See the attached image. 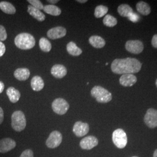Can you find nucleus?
Listing matches in <instances>:
<instances>
[{
  "instance_id": "0eeeda50",
  "label": "nucleus",
  "mask_w": 157,
  "mask_h": 157,
  "mask_svg": "<svg viewBox=\"0 0 157 157\" xmlns=\"http://www.w3.org/2000/svg\"><path fill=\"white\" fill-rule=\"evenodd\" d=\"M62 141V134L58 131L54 130L49 135V137L45 142V144L50 148H56L59 146Z\"/></svg>"
},
{
  "instance_id": "5701e85b",
  "label": "nucleus",
  "mask_w": 157,
  "mask_h": 157,
  "mask_svg": "<svg viewBox=\"0 0 157 157\" xmlns=\"http://www.w3.org/2000/svg\"><path fill=\"white\" fill-rule=\"evenodd\" d=\"M67 52L73 56H78L82 53V50L78 48L76 43L73 41L69 42L67 45Z\"/></svg>"
},
{
  "instance_id": "c9c22d12",
  "label": "nucleus",
  "mask_w": 157,
  "mask_h": 157,
  "mask_svg": "<svg viewBox=\"0 0 157 157\" xmlns=\"http://www.w3.org/2000/svg\"><path fill=\"white\" fill-rule=\"evenodd\" d=\"M4 87H5V86L4 83L0 81V94L2 93V91L4 90Z\"/></svg>"
},
{
  "instance_id": "bb28decb",
  "label": "nucleus",
  "mask_w": 157,
  "mask_h": 157,
  "mask_svg": "<svg viewBox=\"0 0 157 157\" xmlns=\"http://www.w3.org/2000/svg\"><path fill=\"white\" fill-rule=\"evenodd\" d=\"M118 23L117 19L111 15H107L103 19V23L107 27L112 28L117 25Z\"/></svg>"
},
{
  "instance_id": "b1692460",
  "label": "nucleus",
  "mask_w": 157,
  "mask_h": 157,
  "mask_svg": "<svg viewBox=\"0 0 157 157\" xmlns=\"http://www.w3.org/2000/svg\"><path fill=\"white\" fill-rule=\"evenodd\" d=\"M43 10L45 13L52 16H59L61 13V10L59 7L54 5L45 6Z\"/></svg>"
},
{
  "instance_id": "f704fd0d",
  "label": "nucleus",
  "mask_w": 157,
  "mask_h": 157,
  "mask_svg": "<svg viewBox=\"0 0 157 157\" xmlns=\"http://www.w3.org/2000/svg\"><path fill=\"white\" fill-rule=\"evenodd\" d=\"M4 121V111L1 107H0V124L3 122Z\"/></svg>"
},
{
  "instance_id": "c85d7f7f",
  "label": "nucleus",
  "mask_w": 157,
  "mask_h": 157,
  "mask_svg": "<svg viewBox=\"0 0 157 157\" xmlns=\"http://www.w3.org/2000/svg\"><path fill=\"white\" fill-rule=\"evenodd\" d=\"M28 2L30 4V6H33L34 8L38 9L39 10H43L44 8L43 4L39 0H28Z\"/></svg>"
},
{
  "instance_id": "7ed1b4c3",
  "label": "nucleus",
  "mask_w": 157,
  "mask_h": 157,
  "mask_svg": "<svg viewBox=\"0 0 157 157\" xmlns=\"http://www.w3.org/2000/svg\"><path fill=\"white\" fill-rule=\"evenodd\" d=\"M91 95L100 103H107L112 100V94L100 86H95L91 89Z\"/></svg>"
},
{
  "instance_id": "c756f323",
  "label": "nucleus",
  "mask_w": 157,
  "mask_h": 157,
  "mask_svg": "<svg viewBox=\"0 0 157 157\" xmlns=\"http://www.w3.org/2000/svg\"><path fill=\"white\" fill-rule=\"evenodd\" d=\"M7 39V33L5 28L0 25V41H5Z\"/></svg>"
},
{
  "instance_id": "4468645a",
  "label": "nucleus",
  "mask_w": 157,
  "mask_h": 157,
  "mask_svg": "<svg viewBox=\"0 0 157 157\" xmlns=\"http://www.w3.org/2000/svg\"><path fill=\"white\" fill-rule=\"evenodd\" d=\"M51 73L54 77L56 78H63L67 74V69L65 66L62 65L56 64L51 68Z\"/></svg>"
},
{
  "instance_id": "ddd939ff",
  "label": "nucleus",
  "mask_w": 157,
  "mask_h": 157,
  "mask_svg": "<svg viewBox=\"0 0 157 157\" xmlns=\"http://www.w3.org/2000/svg\"><path fill=\"white\" fill-rule=\"evenodd\" d=\"M17 146L15 141L11 138H4L0 140V152L6 153L13 149Z\"/></svg>"
},
{
  "instance_id": "393cba45",
  "label": "nucleus",
  "mask_w": 157,
  "mask_h": 157,
  "mask_svg": "<svg viewBox=\"0 0 157 157\" xmlns=\"http://www.w3.org/2000/svg\"><path fill=\"white\" fill-rule=\"evenodd\" d=\"M118 12L119 14L123 17H128L129 15L133 12V9L128 4H121L118 6Z\"/></svg>"
},
{
  "instance_id": "6e6552de",
  "label": "nucleus",
  "mask_w": 157,
  "mask_h": 157,
  "mask_svg": "<svg viewBox=\"0 0 157 157\" xmlns=\"http://www.w3.org/2000/svg\"><path fill=\"white\" fill-rule=\"evenodd\" d=\"M144 122L146 125L151 129L157 127V110L154 108L148 109L144 118Z\"/></svg>"
},
{
  "instance_id": "9b49d317",
  "label": "nucleus",
  "mask_w": 157,
  "mask_h": 157,
  "mask_svg": "<svg viewBox=\"0 0 157 157\" xmlns=\"http://www.w3.org/2000/svg\"><path fill=\"white\" fill-rule=\"evenodd\" d=\"M98 140L93 136H89L82 139L80 142V146L83 150H90L98 145Z\"/></svg>"
},
{
  "instance_id": "2f4dec72",
  "label": "nucleus",
  "mask_w": 157,
  "mask_h": 157,
  "mask_svg": "<svg viewBox=\"0 0 157 157\" xmlns=\"http://www.w3.org/2000/svg\"><path fill=\"white\" fill-rule=\"evenodd\" d=\"M19 157H34L33 152L32 150L27 149L22 152Z\"/></svg>"
},
{
  "instance_id": "4be33fe9",
  "label": "nucleus",
  "mask_w": 157,
  "mask_h": 157,
  "mask_svg": "<svg viewBox=\"0 0 157 157\" xmlns=\"http://www.w3.org/2000/svg\"><path fill=\"white\" fill-rule=\"evenodd\" d=\"M137 11L143 15H148L151 13L150 6L144 1H140L136 4Z\"/></svg>"
},
{
  "instance_id": "412c9836",
  "label": "nucleus",
  "mask_w": 157,
  "mask_h": 157,
  "mask_svg": "<svg viewBox=\"0 0 157 157\" xmlns=\"http://www.w3.org/2000/svg\"><path fill=\"white\" fill-rule=\"evenodd\" d=\"M0 9L6 14L12 15L16 13L15 7L11 3L6 1L0 2Z\"/></svg>"
},
{
  "instance_id": "a211bd4d",
  "label": "nucleus",
  "mask_w": 157,
  "mask_h": 157,
  "mask_svg": "<svg viewBox=\"0 0 157 157\" xmlns=\"http://www.w3.org/2000/svg\"><path fill=\"white\" fill-rule=\"evenodd\" d=\"M44 82L39 76H35L31 80V87L34 91H39L44 88Z\"/></svg>"
},
{
  "instance_id": "a19ab883",
  "label": "nucleus",
  "mask_w": 157,
  "mask_h": 157,
  "mask_svg": "<svg viewBox=\"0 0 157 157\" xmlns=\"http://www.w3.org/2000/svg\"><path fill=\"white\" fill-rule=\"evenodd\" d=\"M137 157V156H134V157Z\"/></svg>"
},
{
  "instance_id": "aec40b11",
  "label": "nucleus",
  "mask_w": 157,
  "mask_h": 157,
  "mask_svg": "<svg viewBox=\"0 0 157 157\" xmlns=\"http://www.w3.org/2000/svg\"><path fill=\"white\" fill-rule=\"evenodd\" d=\"M6 94L10 99V101L12 103H16L21 98L20 92L13 87H10L7 89Z\"/></svg>"
},
{
  "instance_id": "39448f33",
  "label": "nucleus",
  "mask_w": 157,
  "mask_h": 157,
  "mask_svg": "<svg viewBox=\"0 0 157 157\" xmlns=\"http://www.w3.org/2000/svg\"><path fill=\"white\" fill-rule=\"evenodd\" d=\"M112 141L118 148H124L128 143V137L123 129H116L112 133Z\"/></svg>"
},
{
  "instance_id": "423d86ee",
  "label": "nucleus",
  "mask_w": 157,
  "mask_h": 157,
  "mask_svg": "<svg viewBox=\"0 0 157 157\" xmlns=\"http://www.w3.org/2000/svg\"><path fill=\"white\" fill-rule=\"evenodd\" d=\"M52 108L54 112L58 115H62L67 112L69 108V105L65 100L61 98H58L52 102Z\"/></svg>"
},
{
  "instance_id": "f257e3e1",
  "label": "nucleus",
  "mask_w": 157,
  "mask_h": 157,
  "mask_svg": "<svg viewBox=\"0 0 157 157\" xmlns=\"http://www.w3.org/2000/svg\"><path fill=\"white\" fill-rule=\"evenodd\" d=\"M142 63L133 58L115 59L111 64V70L118 75L132 74L139 72L141 69Z\"/></svg>"
},
{
  "instance_id": "9d476101",
  "label": "nucleus",
  "mask_w": 157,
  "mask_h": 157,
  "mask_svg": "<svg viewBox=\"0 0 157 157\" xmlns=\"http://www.w3.org/2000/svg\"><path fill=\"white\" fill-rule=\"evenodd\" d=\"M89 125L87 123H84L81 121L76 122L73 128L74 134L78 137H81L87 135L89 132Z\"/></svg>"
},
{
  "instance_id": "a878e982",
  "label": "nucleus",
  "mask_w": 157,
  "mask_h": 157,
  "mask_svg": "<svg viewBox=\"0 0 157 157\" xmlns=\"http://www.w3.org/2000/svg\"><path fill=\"white\" fill-rule=\"evenodd\" d=\"M39 46L40 49L45 52H50L52 48L50 41L44 37H42L40 40Z\"/></svg>"
},
{
  "instance_id": "58836bf2",
  "label": "nucleus",
  "mask_w": 157,
  "mask_h": 157,
  "mask_svg": "<svg viewBox=\"0 0 157 157\" xmlns=\"http://www.w3.org/2000/svg\"><path fill=\"white\" fill-rule=\"evenodd\" d=\"M153 157H157V149L155 150V151L154 152L153 154Z\"/></svg>"
},
{
  "instance_id": "4c0bfd02",
  "label": "nucleus",
  "mask_w": 157,
  "mask_h": 157,
  "mask_svg": "<svg viewBox=\"0 0 157 157\" xmlns=\"http://www.w3.org/2000/svg\"><path fill=\"white\" fill-rule=\"evenodd\" d=\"M87 1V0H78V1H77V2H80V3H85V2H86Z\"/></svg>"
},
{
  "instance_id": "ea45409f",
  "label": "nucleus",
  "mask_w": 157,
  "mask_h": 157,
  "mask_svg": "<svg viewBox=\"0 0 157 157\" xmlns=\"http://www.w3.org/2000/svg\"><path fill=\"white\" fill-rule=\"evenodd\" d=\"M155 84H156V86H157V80H156V82H155Z\"/></svg>"
},
{
  "instance_id": "f03ea898",
  "label": "nucleus",
  "mask_w": 157,
  "mask_h": 157,
  "mask_svg": "<svg viewBox=\"0 0 157 157\" xmlns=\"http://www.w3.org/2000/svg\"><path fill=\"white\" fill-rule=\"evenodd\" d=\"M14 41L17 48L25 50L33 48L36 44V41L33 36L27 33L19 34L16 36Z\"/></svg>"
},
{
  "instance_id": "f8f14e48",
  "label": "nucleus",
  "mask_w": 157,
  "mask_h": 157,
  "mask_svg": "<svg viewBox=\"0 0 157 157\" xmlns=\"http://www.w3.org/2000/svg\"><path fill=\"white\" fill-rule=\"evenodd\" d=\"M67 34V29L62 27L58 26L56 28L51 29L47 32V36L49 39L52 40H56L62 38Z\"/></svg>"
},
{
  "instance_id": "cd10ccee",
  "label": "nucleus",
  "mask_w": 157,
  "mask_h": 157,
  "mask_svg": "<svg viewBox=\"0 0 157 157\" xmlns=\"http://www.w3.org/2000/svg\"><path fill=\"white\" fill-rule=\"evenodd\" d=\"M108 11V8L106 6H97L95 9L94 16L97 18H100L105 15H106L107 12Z\"/></svg>"
},
{
  "instance_id": "473e14b6",
  "label": "nucleus",
  "mask_w": 157,
  "mask_h": 157,
  "mask_svg": "<svg viewBox=\"0 0 157 157\" xmlns=\"http://www.w3.org/2000/svg\"><path fill=\"white\" fill-rule=\"evenodd\" d=\"M6 46L3 43L0 41V57L4 56L6 52Z\"/></svg>"
},
{
  "instance_id": "dca6fc26",
  "label": "nucleus",
  "mask_w": 157,
  "mask_h": 157,
  "mask_svg": "<svg viewBox=\"0 0 157 157\" xmlns=\"http://www.w3.org/2000/svg\"><path fill=\"white\" fill-rule=\"evenodd\" d=\"M28 12L32 17H33L34 19L39 22H43L45 20V16L44 14L39 10L34 8L32 6H28Z\"/></svg>"
},
{
  "instance_id": "20e7f679",
  "label": "nucleus",
  "mask_w": 157,
  "mask_h": 157,
  "mask_svg": "<svg viewBox=\"0 0 157 157\" xmlns=\"http://www.w3.org/2000/svg\"><path fill=\"white\" fill-rule=\"evenodd\" d=\"M11 126L14 130L21 132L26 126V119L24 113L21 111H16L11 117Z\"/></svg>"
},
{
  "instance_id": "7c9ffc66",
  "label": "nucleus",
  "mask_w": 157,
  "mask_h": 157,
  "mask_svg": "<svg viewBox=\"0 0 157 157\" xmlns=\"http://www.w3.org/2000/svg\"><path fill=\"white\" fill-rule=\"evenodd\" d=\"M128 19L131 22L136 23L139 22V21L140 19V16H139L137 13H136L135 12H132L129 15V17H128Z\"/></svg>"
},
{
  "instance_id": "2eb2a0df",
  "label": "nucleus",
  "mask_w": 157,
  "mask_h": 157,
  "mask_svg": "<svg viewBox=\"0 0 157 157\" xmlns=\"http://www.w3.org/2000/svg\"><path fill=\"white\" fill-rule=\"evenodd\" d=\"M137 82V78L133 74H124L119 78V83L124 87H131Z\"/></svg>"
},
{
  "instance_id": "6ab92c4d",
  "label": "nucleus",
  "mask_w": 157,
  "mask_h": 157,
  "mask_svg": "<svg viewBox=\"0 0 157 157\" xmlns=\"http://www.w3.org/2000/svg\"><path fill=\"white\" fill-rule=\"evenodd\" d=\"M90 44L96 48H101L105 45V41L98 36H92L89 38Z\"/></svg>"
},
{
  "instance_id": "1a4fd4ad",
  "label": "nucleus",
  "mask_w": 157,
  "mask_h": 157,
  "mask_svg": "<svg viewBox=\"0 0 157 157\" xmlns=\"http://www.w3.org/2000/svg\"><path fill=\"white\" fill-rule=\"evenodd\" d=\"M125 48L129 52L138 54L143 51L144 45L140 40H129L126 43Z\"/></svg>"
},
{
  "instance_id": "72a5a7b5",
  "label": "nucleus",
  "mask_w": 157,
  "mask_h": 157,
  "mask_svg": "<svg viewBox=\"0 0 157 157\" xmlns=\"http://www.w3.org/2000/svg\"><path fill=\"white\" fill-rule=\"evenodd\" d=\"M151 44L154 48H157V34H155L151 40Z\"/></svg>"
},
{
  "instance_id": "f3484780",
  "label": "nucleus",
  "mask_w": 157,
  "mask_h": 157,
  "mask_svg": "<svg viewBox=\"0 0 157 157\" xmlns=\"http://www.w3.org/2000/svg\"><path fill=\"white\" fill-rule=\"evenodd\" d=\"M30 75V72L28 68H18L14 72L15 78L20 81L26 80L29 78Z\"/></svg>"
},
{
  "instance_id": "e433bc0d",
  "label": "nucleus",
  "mask_w": 157,
  "mask_h": 157,
  "mask_svg": "<svg viewBox=\"0 0 157 157\" xmlns=\"http://www.w3.org/2000/svg\"><path fill=\"white\" fill-rule=\"evenodd\" d=\"M59 1H58V0H48L47 1V2H50V3H51V4H56Z\"/></svg>"
}]
</instances>
